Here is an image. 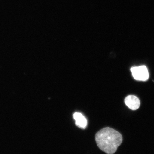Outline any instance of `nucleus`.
Returning a JSON list of instances; mask_svg holds the SVG:
<instances>
[{
    "label": "nucleus",
    "instance_id": "obj_1",
    "mask_svg": "<svg viewBox=\"0 0 154 154\" xmlns=\"http://www.w3.org/2000/svg\"><path fill=\"white\" fill-rule=\"evenodd\" d=\"M95 139L99 148L107 154L115 153L123 140L120 133L109 127L100 130Z\"/></svg>",
    "mask_w": 154,
    "mask_h": 154
},
{
    "label": "nucleus",
    "instance_id": "obj_2",
    "mask_svg": "<svg viewBox=\"0 0 154 154\" xmlns=\"http://www.w3.org/2000/svg\"><path fill=\"white\" fill-rule=\"evenodd\" d=\"M133 76L135 80L146 81L148 79V70L145 66L133 67L131 69Z\"/></svg>",
    "mask_w": 154,
    "mask_h": 154
},
{
    "label": "nucleus",
    "instance_id": "obj_3",
    "mask_svg": "<svg viewBox=\"0 0 154 154\" xmlns=\"http://www.w3.org/2000/svg\"><path fill=\"white\" fill-rule=\"evenodd\" d=\"M125 103L128 108L132 110H136L140 106V102L137 96L129 95L125 99Z\"/></svg>",
    "mask_w": 154,
    "mask_h": 154
},
{
    "label": "nucleus",
    "instance_id": "obj_4",
    "mask_svg": "<svg viewBox=\"0 0 154 154\" xmlns=\"http://www.w3.org/2000/svg\"><path fill=\"white\" fill-rule=\"evenodd\" d=\"M74 119L75 120V124L78 127L85 129L87 125V120L85 116L81 113H75L73 115Z\"/></svg>",
    "mask_w": 154,
    "mask_h": 154
}]
</instances>
